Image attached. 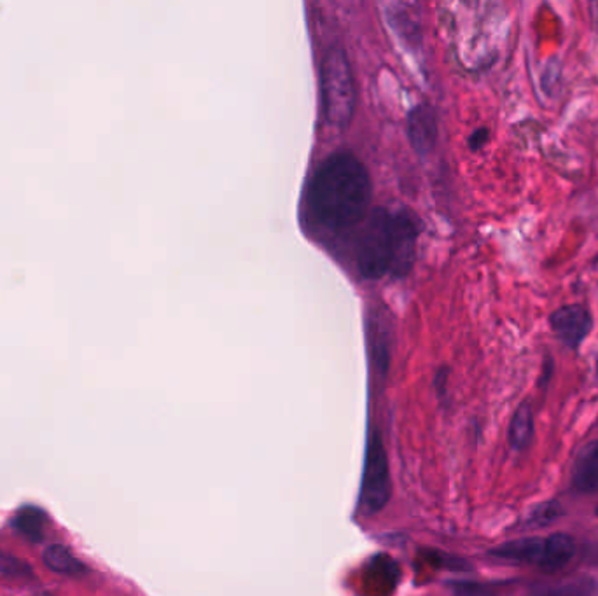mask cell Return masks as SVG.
Returning <instances> with one entry per match:
<instances>
[{
  "label": "cell",
  "mask_w": 598,
  "mask_h": 596,
  "mask_svg": "<svg viewBox=\"0 0 598 596\" xmlns=\"http://www.w3.org/2000/svg\"><path fill=\"white\" fill-rule=\"evenodd\" d=\"M534 438V413L532 408L523 402L518 406L509 427V443L516 451L527 449Z\"/></svg>",
  "instance_id": "10"
},
{
  "label": "cell",
  "mask_w": 598,
  "mask_h": 596,
  "mask_svg": "<svg viewBox=\"0 0 598 596\" xmlns=\"http://www.w3.org/2000/svg\"><path fill=\"white\" fill-rule=\"evenodd\" d=\"M408 133L413 149L420 154L430 152L436 146L438 124L436 116L427 105H417L408 116Z\"/></svg>",
  "instance_id": "6"
},
{
  "label": "cell",
  "mask_w": 598,
  "mask_h": 596,
  "mask_svg": "<svg viewBox=\"0 0 598 596\" xmlns=\"http://www.w3.org/2000/svg\"><path fill=\"white\" fill-rule=\"evenodd\" d=\"M572 486L579 493H597L598 492V439L584 447L575 458L572 469Z\"/></svg>",
  "instance_id": "7"
},
{
  "label": "cell",
  "mask_w": 598,
  "mask_h": 596,
  "mask_svg": "<svg viewBox=\"0 0 598 596\" xmlns=\"http://www.w3.org/2000/svg\"><path fill=\"white\" fill-rule=\"evenodd\" d=\"M0 575L7 579H27L32 575L29 564L0 551Z\"/></svg>",
  "instance_id": "14"
},
{
  "label": "cell",
  "mask_w": 598,
  "mask_h": 596,
  "mask_svg": "<svg viewBox=\"0 0 598 596\" xmlns=\"http://www.w3.org/2000/svg\"><path fill=\"white\" fill-rule=\"evenodd\" d=\"M575 553L574 538L567 534H553L542 540L539 566L546 572H557L567 565Z\"/></svg>",
  "instance_id": "8"
},
{
  "label": "cell",
  "mask_w": 598,
  "mask_h": 596,
  "mask_svg": "<svg viewBox=\"0 0 598 596\" xmlns=\"http://www.w3.org/2000/svg\"><path fill=\"white\" fill-rule=\"evenodd\" d=\"M44 564L51 570L63 573V575H83L86 572V566L83 565L65 546L53 544L46 547L44 551Z\"/></svg>",
  "instance_id": "12"
},
{
  "label": "cell",
  "mask_w": 598,
  "mask_h": 596,
  "mask_svg": "<svg viewBox=\"0 0 598 596\" xmlns=\"http://www.w3.org/2000/svg\"><path fill=\"white\" fill-rule=\"evenodd\" d=\"M419 241V221L410 210L371 213L358 243V268L364 278H401L410 273Z\"/></svg>",
  "instance_id": "2"
},
{
  "label": "cell",
  "mask_w": 598,
  "mask_h": 596,
  "mask_svg": "<svg viewBox=\"0 0 598 596\" xmlns=\"http://www.w3.org/2000/svg\"><path fill=\"white\" fill-rule=\"evenodd\" d=\"M13 527L32 542H41L44 538L46 514L39 507H23L14 516Z\"/></svg>",
  "instance_id": "11"
},
{
  "label": "cell",
  "mask_w": 598,
  "mask_h": 596,
  "mask_svg": "<svg viewBox=\"0 0 598 596\" xmlns=\"http://www.w3.org/2000/svg\"><path fill=\"white\" fill-rule=\"evenodd\" d=\"M392 492L390 484L389 460L384 441L378 432H373L367 453L360 488V506L366 512H378L387 506Z\"/></svg>",
  "instance_id": "4"
},
{
  "label": "cell",
  "mask_w": 598,
  "mask_h": 596,
  "mask_svg": "<svg viewBox=\"0 0 598 596\" xmlns=\"http://www.w3.org/2000/svg\"><path fill=\"white\" fill-rule=\"evenodd\" d=\"M486 140H488V130H485V128H479V130H476V131L471 135V139H469V144H471V148H473V149H479L481 146H485V144H486Z\"/></svg>",
  "instance_id": "15"
},
{
  "label": "cell",
  "mask_w": 598,
  "mask_h": 596,
  "mask_svg": "<svg viewBox=\"0 0 598 596\" xmlns=\"http://www.w3.org/2000/svg\"><path fill=\"white\" fill-rule=\"evenodd\" d=\"M549 326L557 338L570 348H575L590 334L593 321L586 308L579 304L562 306L549 317Z\"/></svg>",
  "instance_id": "5"
},
{
  "label": "cell",
  "mask_w": 598,
  "mask_h": 596,
  "mask_svg": "<svg viewBox=\"0 0 598 596\" xmlns=\"http://www.w3.org/2000/svg\"><path fill=\"white\" fill-rule=\"evenodd\" d=\"M542 553V540L540 538H521L503 544L490 551L492 556L508 562H521V564H536L539 565Z\"/></svg>",
  "instance_id": "9"
},
{
  "label": "cell",
  "mask_w": 598,
  "mask_h": 596,
  "mask_svg": "<svg viewBox=\"0 0 598 596\" xmlns=\"http://www.w3.org/2000/svg\"><path fill=\"white\" fill-rule=\"evenodd\" d=\"M321 88L326 120L336 128L349 126L356 111V81L343 50L332 48L324 57Z\"/></svg>",
  "instance_id": "3"
},
{
  "label": "cell",
  "mask_w": 598,
  "mask_h": 596,
  "mask_svg": "<svg viewBox=\"0 0 598 596\" xmlns=\"http://www.w3.org/2000/svg\"><path fill=\"white\" fill-rule=\"evenodd\" d=\"M593 582L590 579H567L562 584L544 590L539 596H592Z\"/></svg>",
  "instance_id": "13"
},
{
  "label": "cell",
  "mask_w": 598,
  "mask_h": 596,
  "mask_svg": "<svg viewBox=\"0 0 598 596\" xmlns=\"http://www.w3.org/2000/svg\"><path fill=\"white\" fill-rule=\"evenodd\" d=\"M371 202V179L350 152H334L313 174L308 205L313 221L330 233H341L366 219Z\"/></svg>",
  "instance_id": "1"
},
{
  "label": "cell",
  "mask_w": 598,
  "mask_h": 596,
  "mask_svg": "<svg viewBox=\"0 0 598 596\" xmlns=\"http://www.w3.org/2000/svg\"><path fill=\"white\" fill-rule=\"evenodd\" d=\"M597 514H598V507H597Z\"/></svg>",
  "instance_id": "16"
}]
</instances>
